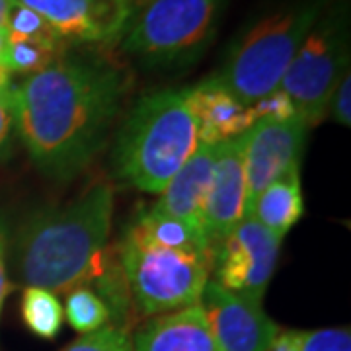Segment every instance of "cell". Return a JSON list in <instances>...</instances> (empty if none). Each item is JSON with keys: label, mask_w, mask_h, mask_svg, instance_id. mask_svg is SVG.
Returning a JSON list of instances; mask_svg holds the SVG:
<instances>
[{"label": "cell", "mask_w": 351, "mask_h": 351, "mask_svg": "<svg viewBox=\"0 0 351 351\" xmlns=\"http://www.w3.org/2000/svg\"><path fill=\"white\" fill-rule=\"evenodd\" d=\"M215 156L217 145L199 143L193 154L158 193L160 197L152 207L168 217L203 228V211L211 188Z\"/></svg>", "instance_id": "cell-14"}, {"label": "cell", "mask_w": 351, "mask_h": 351, "mask_svg": "<svg viewBox=\"0 0 351 351\" xmlns=\"http://www.w3.org/2000/svg\"><path fill=\"white\" fill-rule=\"evenodd\" d=\"M203 145H221L242 137L254 125L252 108L242 101L217 78L209 76L195 86L184 88Z\"/></svg>", "instance_id": "cell-13"}, {"label": "cell", "mask_w": 351, "mask_h": 351, "mask_svg": "<svg viewBox=\"0 0 351 351\" xmlns=\"http://www.w3.org/2000/svg\"><path fill=\"white\" fill-rule=\"evenodd\" d=\"M64 318L80 334L96 332L108 324L112 318L108 304L101 301L100 295L90 287H75L69 291L64 304Z\"/></svg>", "instance_id": "cell-20"}, {"label": "cell", "mask_w": 351, "mask_h": 351, "mask_svg": "<svg viewBox=\"0 0 351 351\" xmlns=\"http://www.w3.org/2000/svg\"><path fill=\"white\" fill-rule=\"evenodd\" d=\"M328 112L332 113V117L338 121L339 125L350 127L351 125V76L350 73L341 78V82L332 94L330 108Z\"/></svg>", "instance_id": "cell-25"}, {"label": "cell", "mask_w": 351, "mask_h": 351, "mask_svg": "<svg viewBox=\"0 0 351 351\" xmlns=\"http://www.w3.org/2000/svg\"><path fill=\"white\" fill-rule=\"evenodd\" d=\"M63 351H133L127 328L106 324L96 332L82 334Z\"/></svg>", "instance_id": "cell-22"}, {"label": "cell", "mask_w": 351, "mask_h": 351, "mask_svg": "<svg viewBox=\"0 0 351 351\" xmlns=\"http://www.w3.org/2000/svg\"><path fill=\"white\" fill-rule=\"evenodd\" d=\"M12 8V0H0V29H6V22H8V14Z\"/></svg>", "instance_id": "cell-27"}, {"label": "cell", "mask_w": 351, "mask_h": 351, "mask_svg": "<svg viewBox=\"0 0 351 351\" xmlns=\"http://www.w3.org/2000/svg\"><path fill=\"white\" fill-rule=\"evenodd\" d=\"M199 304L219 351H267L279 334L260 299L232 293L213 279L205 285Z\"/></svg>", "instance_id": "cell-10"}, {"label": "cell", "mask_w": 351, "mask_h": 351, "mask_svg": "<svg viewBox=\"0 0 351 351\" xmlns=\"http://www.w3.org/2000/svg\"><path fill=\"white\" fill-rule=\"evenodd\" d=\"M20 308L24 324L32 334L43 339H53L61 332L64 311L55 293L41 287H25Z\"/></svg>", "instance_id": "cell-17"}, {"label": "cell", "mask_w": 351, "mask_h": 351, "mask_svg": "<svg viewBox=\"0 0 351 351\" xmlns=\"http://www.w3.org/2000/svg\"><path fill=\"white\" fill-rule=\"evenodd\" d=\"M197 125L182 90H156L127 113L113 147L121 182L145 193H160L197 149Z\"/></svg>", "instance_id": "cell-4"}, {"label": "cell", "mask_w": 351, "mask_h": 351, "mask_svg": "<svg viewBox=\"0 0 351 351\" xmlns=\"http://www.w3.org/2000/svg\"><path fill=\"white\" fill-rule=\"evenodd\" d=\"M4 45H6V34L0 29V61H2V53H4Z\"/></svg>", "instance_id": "cell-29"}, {"label": "cell", "mask_w": 351, "mask_h": 351, "mask_svg": "<svg viewBox=\"0 0 351 351\" xmlns=\"http://www.w3.org/2000/svg\"><path fill=\"white\" fill-rule=\"evenodd\" d=\"M330 0H304L256 20L230 43L217 76L244 106H254L287 73L304 38Z\"/></svg>", "instance_id": "cell-5"}, {"label": "cell", "mask_w": 351, "mask_h": 351, "mask_svg": "<svg viewBox=\"0 0 351 351\" xmlns=\"http://www.w3.org/2000/svg\"><path fill=\"white\" fill-rule=\"evenodd\" d=\"M228 0H135L117 45L151 69L195 63L213 43Z\"/></svg>", "instance_id": "cell-6"}, {"label": "cell", "mask_w": 351, "mask_h": 351, "mask_svg": "<svg viewBox=\"0 0 351 351\" xmlns=\"http://www.w3.org/2000/svg\"><path fill=\"white\" fill-rule=\"evenodd\" d=\"M281 242L252 217L242 219L213 246V281L232 293L262 301L276 274Z\"/></svg>", "instance_id": "cell-8"}, {"label": "cell", "mask_w": 351, "mask_h": 351, "mask_svg": "<svg viewBox=\"0 0 351 351\" xmlns=\"http://www.w3.org/2000/svg\"><path fill=\"white\" fill-rule=\"evenodd\" d=\"M306 133L308 127L299 115L283 121L258 119L244 133L246 217L265 186L299 166Z\"/></svg>", "instance_id": "cell-9"}, {"label": "cell", "mask_w": 351, "mask_h": 351, "mask_svg": "<svg viewBox=\"0 0 351 351\" xmlns=\"http://www.w3.org/2000/svg\"><path fill=\"white\" fill-rule=\"evenodd\" d=\"M267 351H351L350 328L279 330Z\"/></svg>", "instance_id": "cell-18"}, {"label": "cell", "mask_w": 351, "mask_h": 351, "mask_svg": "<svg viewBox=\"0 0 351 351\" xmlns=\"http://www.w3.org/2000/svg\"><path fill=\"white\" fill-rule=\"evenodd\" d=\"M138 313L162 314L199 302L213 271V246L199 226L141 209L117 248Z\"/></svg>", "instance_id": "cell-3"}, {"label": "cell", "mask_w": 351, "mask_h": 351, "mask_svg": "<svg viewBox=\"0 0 351 351\" xmlns=\"http://www.w3.org/2000/svg\"><path fill=\"white\" fill-rule=\"evenodd\" d=\"M66 49H55L49 45H43L38 41H29V39H16L6 36V45L2 53V61L0 64L12 75H34L41 69L49 66L55 59H59Z\"/></svg>", "instance_id": "cell-19"}, {"label": "cell", "mask_w": 351, "mask_h": 351, "mask_svg": "<svg viewBox=\"0 0 351 351\" xmlns=\"http://www.w3.org/2000/svg\"><path fill=\"white\" fill-rule=\"evenodd\" d=\"M113 189L88 188L61 207L34 213L18 228L12 246L14 271L25 287L64 293L98 276L110 239Z\"/></svg>", "instance_id": "cell-2"}, {"label": "cell", "mask_w": 351, "mask_h": 351, "mask_svg": "<svg viewBox=\"0 0 351 351\" xmlns=\"http://www.w3.org/2000/svg\"><path fill=\"white\" fill-rule=\"evenodd\" d=\"M18 135L16 123V100H14V84L0 94V158L10 151L14 137Z\"/></svg>", "instance_id": "cell-24"}, {"label": "cell", "mask_w": 351, "mask_h": 351, "mask_svg": "<svg viewBox=\"0 0 351 351\" xmlns=\"http://www.w3.org/2000/svg\"><path fill=\"white\" fill-rule=\"evenodd\" d=\"M4 34L8 38L38 41L43 45L55 47V49H64V45H66L63 39L59 38V34L39 14L25 8V6H20V4H12Z\"/></svg>", "instance_id": "cell-21"}, {"label": "cell", "mask_w": 351, "mask_h": 351, "mask_svg": "<svg viewBox=\"0 0 351 351\" xmlns=\"http://www.w3.org/2000/svg\"><path fill=\"white\" fill-rule=\"evenodd\" d=\"M39 14L64 43H117L135 0H12Z\"/></svg>", "instance_id": "cell-11"}, {"label": "cell", "mask_w": 351, "mask_h": 351, "mask_svg": "<svg viewBox=\"0 0 351 351\" xmlns=\"http://www.w3.org/2000/svg\"><path fill=\"white\" fill-rule=\"evenodd\" d=\"M131 343L133 351H219L199 302L151 318Z\"/></svg>", "instance_id": "cell-15"}, {"label": "cell", "mask_w": 351, "mask_h": 351, "mask_svg": "<svg viewBox=\"0 0 351 351\" xmlns=\"http://www.w3.org/2000/svg\"><path fill=\"white\" fill-rule=\"evenodd\" d=\"M350 55L348 4L336 0L320 14L279 84L308 129L326 117L334 90L350 73Z\"/></svg>", "instance_id": "cell-7"}, {"label": "cell", "mask_w": 351, "mask_h": 351, "mask_svg": "<svg viewBox=\"0 0 351 351\" xmlns=\"http://www.w3.org/2000/svg\"><path fill=\"white\" fill-rule=\"evenodd\" d=\"M252 108L254 113V123L258 119H276V121H283V119H291L295 115H299L293 101L289 100V96L281 90L271 92L269 96H265L260 101H256ZM301 117V115H299Z\"/></svg>", "instance_id": "cell-23"}, {"label": "cell", "mask_w": 351, "mask_h": 351, "mask_svg": "<svg viewBox=\"0 0 351 351\" xmlns=\"http://www.w3.org/2000/svg\"><path fill=\"white\" fill-rule=\"evenodd\" d=\"M299 166L265 186L250 205L248 217L258 221L277 239L283 240L287 232L301 221L304 213L302 186Z\"/></svg>", "instance_id": "cell-16"}, {"label": "cell", "mask_w": 351, "mask_h": 351, "mask_svg": "<svg viewBox=\"0 0 351 351\" xmlns=\"http://www.w3.org/2000/svg\"><path fill=\"white\" fill-rule=\"evenodd\" d=\"M10 86H12V82H10V73L0 64V94L6 92Z\"/></svg>", "instance_id": "cell-28"}, {"label": "cell", "mask_w": 351, "mask_h": 351, "mask_svg": "<svg viewBox=\"0 0 351 351\" xmlns=\"http://www.w3.org/2000/svg\"><path fill=\"white\" fill-rule=\"evenodd\" d=\"M246 219V178H244V135L217 145L211 188L205 201L203 228L215 246Z\"/></svg>", "instance_id": "cell-12"}, {"label": "cell", "mask_w": 351, "mask_h": 351, "mask_svg": "<svg viewBox=\"0 0 351 351\" xmlns=\"http://www.w3.org/2000/svg\"><path fill=\"white\" fill-rule=\"evenodd\" d=\"M6 256H8V244H6V234L4 230L0 228V313H2V306L4 301L10 293V277H8V262H6Z\"/></svg>", "instance_id": "cell-26"}, {"label": "cell", "mask_w": 351, "mask_h": 351, "mask_svg": "<svg viewBox=\"0 0 351 351\" xmlns=\"http://www.w3.org/2000/svg\"><path fill=\"white\" fill-rule=\"evenodd\" d=\"M129 78L112 61L64 51L14 86L18 137L47 178L71 180L104 149Z\"/></svg>", "instance_id": "cell-1"}]
</instances>
